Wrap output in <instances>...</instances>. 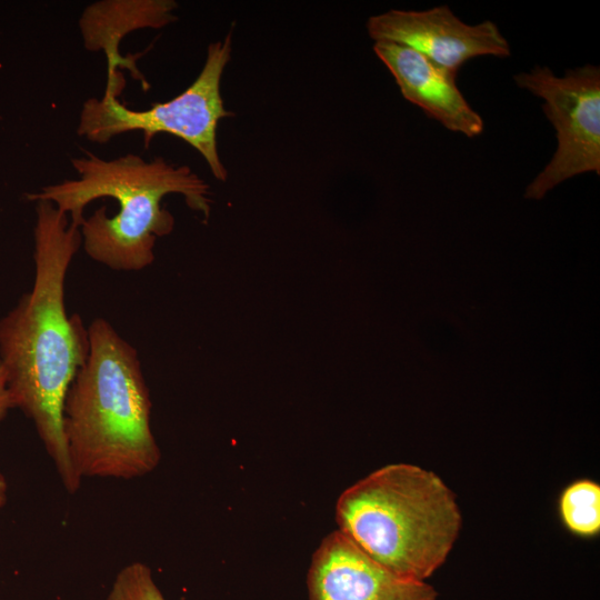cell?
I'll use <instances>...</instances> for the list:
<instances>
[{"label":"cell","mask_w":600,"mask_h":600,"mask_svg":"<svg viewBox=\"0 0 600 600\" xmlns=\"http://www.w3.org/2000/svg\"><path fill=\"white\" fill-rule=\"evenodd\" d=\"M36 213L34 281L0 320V361L14 408L33 422L66 490L74 493L81 480L67 452L62 410L88 357L89 334L78 314L67 313L64 284L82 238L52 202L37 201Z\"/></svg>","instance_id":"obj_1"},{"label":"cell","mask_w":600,"mask_h":600,"mask_svg":"<svg viewBox=\"0 0 600 600\" xmlns=\"http://www.w3.org/2000/svg\"><path fill=\"white\" fill-rule=\"evenodd\" d=\"M84 153L71 159L79 179L46 186L28 199L50 201L69 216L94 261L120 271L149 267L157 238L174 227L173 216L161 206L166 194L183 196L190 209L209 218L210 187L188 166H173L162 157L148 162L129 153L107 161Z\"/></svg>","instance_id":"obj_2"},{"label":"cell","mask_w":600,"mask_h":600,"mask_svg":"<svg viewBox=\"0 0 600 600\" xmlns=\"http://www.w3.org/2000/svg\"><path fill=\"white\" fill-rule=\"evenodd\" d=\"M89 353L63 402L62 424L77 477L131 480L159 464L151 398L137 349L103 318L88 327Z\"/></svg>","instance_id":"obj_3"},{"label":"cell","mask_w":600,"mask_h":600,"mask_svg":"<svg viewBox=\"0 0 600 600\" xmlns=\"http://www.w3.org/2000/svg\"><path fill=\"white\" fill-rule=\"evenodd\" d=\"M336 520L374 561L421 581L444 563L462 523L447 484L410 463L387 464L347 488L337 500Z\"/></svg>","instance_id":"obj_4"},{"label":"cell","mask_w":600,"mask_h":600,"mask_svg":"<svg viewBox=\"0 0 600 600\" xmlns=\"http://www.w3.org/2000/svg\"><path fill=\"white\" fill-rule=\"evenodd\" d=\"M231 32L208 48L207 59L197 79L176 98L152 103L147 110H131L117 97L124 87L122 76L107 81L101 99L83 102L77 132L86 139L104 143L117 134L140 130L148 147L154 134H173L193 147L207 161L214 178L226 181L228 172L217 149L220 119L231 116L223 107L220 82L231 57Z\"/></svg>","instance_id":"obj_5"},{"label":"cell","mask_w":600,"mask_h":600,"mask_svg":"<svg viewBox=\"0 0 600 600\" xmlns=\"http://www.w3.org/2000/svg\"><path fill=\"white\" fill-rule=\"evenodd\" d=\"M514 81L544 100L542 109L558 140L552 159L524 197L541 199L569 178L590 171L600 174V68L587 64L557 77L548 67L536 66L514 76Z\"/></svg>","instance_id":"obj_6"},{"label":"cell","mask_w":600,"mask_h":600,"mask_svg":"<svg viewBox=\"0 0 600 600\" xmlns=\"http://www.w3.org/2000/svg\"><path fill=\"white\" fill-rule=\"evenodd\" d=\"M367 30L376 42L407 46L453 72L479 56H510L508 40L492 21L467 24L446 4L424 11L389 10L370 17Z\"/></svg>","instance_id":"obj_7"},{"label":"cell","mask_w":600,"mask_h":600,"mask_svg":"<svg viewBox=\"0 0 600 600\" xmlns=\"http://www.w3.org/2000/svg\"><path fill=\"white\" fill-rule=\"evenodd\" d=\"M307 589L309 600H438L427 581L387 569L339 530L329 533L314 551Z\"/></svg>","instance_id":"obj_8"},{"label":"cell","mask_w":600,"mask_h":600,"mask_svg":"<svg viewBox=\"0 0 600 600\" xmlns=\"http://www.w3.org/2000/svg\"><path fill=\"white\" fill-rule=\"evenodd\" d=\"M373 51L393 76L406 100L450 131L468 138L482 133L483 120L459 90L457 72L403 44L377 41Z\"/></svg>","instance_id":"obj_9"},{"label":"cell","mask_w":600,"mask_h":600,"mask_svg":"<svg viewBox=\"0 0 600 600\" xmlns=\"http://www.w3.org/2000/svg\"><path fill=\"white\" fill-rule=\"evenodd\" d=\"M172 0H107L86 8L80 19L83 44L89 51H103L108 77L117 67L130 68L119 53V43L129 32L142 28H162L177 20Z\"/></svg>","instance_id":"obj_10"},{"label":"cell","mask_w":600,"mask_h":600,"mask_svg":"<svg viewBox=\"0 0 600 600\" xmlns=\"http://www.w3.org/2000/svg\"><path fill=\"white\" fill-rule=\"evenodd\" d=\"M560 513L567 528L591 537L600 530V487L592 480L574 481L560 497Z\"/></svg>","instance_id":"obj_11"},{"label":"cell","mask_w":600,"mask_h":600,"mask_svg":"<svg viewBox=\"0 0 600 600\" xmlns=\"http://www.w3.org/2000/svg\"><path fill=\"white\" fill-rule=\"evenodd\" d=\"M107 600H166L151 569L140 561L124 566L111 583Z\"/></svg>","instance_id":"obj_12"},{"label":"cell","mask_w":600,"mask_h":600,"mask_svg":"<svg viewBox=\"0 0 600 600\" xmlns=\"http://www.w3.org/2000/svg\"><path fill=\"white\" fill-rule=\"evenodd\" d=\"M13 408V400L8 389L7 372L0 361V421H2L9 410Z\"/></svg>","instance_id":"obj_13"},{"label":"cell","mask_w":600,"mask_h":600,"mask_svg":"<svg viewBox=\"0 0 600 600\" xmlns=\"http://www.w3.org/2000/svg\"><path fill=\"white\" fill-rule=\"evenodd\" d=\"M8 498V483L2 473H0V508L4 507Z\"/></svg>","instance_id":"obj_14"}]
</instances>
